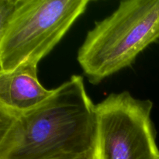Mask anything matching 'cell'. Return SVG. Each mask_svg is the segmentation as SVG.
Returning a JSON list of instances; mask_svg holds the SVG:
<instances>
[{
  "label": "cell",
  "mask_w": 159,
  "mask_h": 159,
  "mask_svg": "<svg viewBox=\"0 0 159 159\" xmlns=\"http://www.w3.org/2000/svg\"><path fill=\"white\" fill-rule=\"evenodd\" d=\"M89 0H17L0 28V71L38 65L85 12Z\"/></svg>",
  "instance_id": "obj_3"
},
{
  "label": "cell",
  "mask_w": 159,
  "mask_h": 159,
  "mask_svg": "<svg viewBox=\"0 0 159 159\" xmlns=\"http://www.w3.org/2000/svg\"><path fill=\"white\" fill-rule=\"evenodd\" d=\"M158 39L159 0L122 1L89 31L77 60L89 82L97 84L131 65Z\"/></svg>",
  "instance_id": "obj_2"
},
{
  "label": "cell",
  "mask_w": 159,
  "mask_h": 159,
  "mask_svg": "<svg viewBox=\"0 0 159 159\" xmlns=\"http://www.w3.org/2000/svg\"><path fill=\"white\" fill-rule=\"evenodd\" d=\"M52 159H98L96 150L93 152H87V153L82 154L78 155H69V156L61 157V158H56Z\"/></svg>",
  "instance_id": "obj_7"
},
{
  "label": "cell",
  "mask_w": 159,
  "mask_h": 159,
  "mask_svg": "<svg viewBox=\"0 0 159 159\" xmlns=\"http://www.w3.org/2000/svg\"><path fill=\"white\" fill-rule=\"evenodd\" d=\"M17 0H0V28L6 24L16 7Z\"/></svg>",
  "instance_id": "obj_6"
},
{
  "label": "cell",
  "mask_w": 159,
  "mask_h": 159,
  "mask_svg": "<svg viewBox=\"0 0 159 159\" xmlns=\"http://www.w3.org/2000/svg\"><path fill=\"white\" fill-rule=\"evenodd\" d=\"M96 105L83 77L72 75L42 103L0 113V159H52L96 150Z\"/></svg>",
  "instance_id": "obj_1"
},
{
  "label": "cell",
  "mask_w": 159,
  "mask_h": 159,
  "mask_svg": "<svg viewBox=\"0 0 159 159\" xmlns=\"http://www.w3.org/2000/svg\"><path fill=\"white\" fill-rule=\"evenodd\" d=\"M53 93L39 82L37 65L0 71V113L16 115L35 108Z\"/></svg>",
  "instance_id": "obj_5"
},
{
  "label": "cell",
  "mask_w": 159,
  "mask_h": 159,
  "mask_svg": "<svg viewBox=\"0 0 159 159\" xmlns=\"http://www.w3.org/2000/svg\"><path fill=\"white\" fill-rule=\"evenodd\" d=\"M152 108V101L127 91L96 105L98 159H159Z\"/></svg>",
  "instance_id": "obj_4"
}]
</instances>
